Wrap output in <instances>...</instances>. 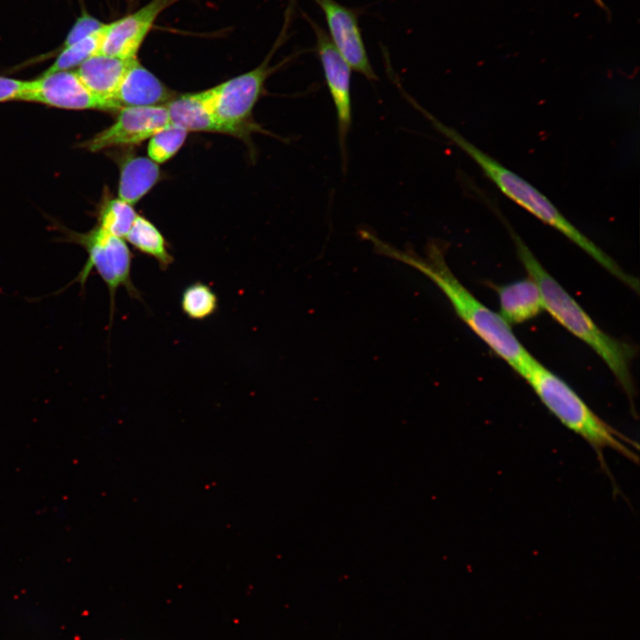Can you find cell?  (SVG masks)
Segmentation results:
<instances>
[{
    "mask_svg": "<svg viewBox=\"0 0 640 640\" xmlns=\"http://www.w3.org/2000/svg\"><path fill=\"white\" fill-rule=\"evenodd\" d=\"M137 215L133 206L127 202L119 197L108 199L99 212L97 226L113 236L124 239Z\"/></svg>",
    "mask_w": 640,
    "mask_h": 640,
    "instance_id": "d6986e66",
    "label": "cell"
},
{
    "mask_svg": "<svg viewBox=\"0 0 640 640\" xmlns=\"http://www.w3.org/2000/svg\"><path fill=\"white\" fill-rule=\"evenodd\" d=\"M409 102L430 120L439 132L467 153L505 196L542 222L562 233L626 285L636 292L638 291L637 279L626 273L616 261L572 225L549 199L532 184L483 152L457 131L441 123L419 105L414 99H410Z\"/></svg>",
    "mask_w": 640,
    "mask_h": 640,
    "instance_id": "3957f363",
    "label": "cell"
},
{
    "mask_svg": "<svg viewBox=\"0 0 640 640\" xmlns=\"http://www.w3.org/2000/svg\"><path fill=\"white\" fill-rule=\"evenodd\" d=\"M165 108L170 124L188 132L224 133L212 112L207 90L173 97L165 104Z\"/></svg>",
    "mask_w": 640,
    "mask_h": 640,
    "instance_id": "9a60e30c",
    "label": "cell"
},
{
    "mask_svg": "<svg viewBox=\"0 0 640 640\" xmlns=\"http://www.w3.org/2000/svg\"><path fill=\"white\" fill-rule=\"evenodd\" d=\"M275 49L257 68L207 90L212 112L224 133L237 135L247 129L265 81L280 66L268 65Z\"/></svg>",
    "mask_w": 640,
    "mask_h": 640,
    "instance_id": "8992f818",
    "label": "cell"
},
{
    "mask_svg": "<svg viewBox=\"0 0 640 640\" xmlns=\"http://www.w3.org/2000/svg\"><path fill=\"white\" fill-rule=\"evenodd\" d=\"M106 23L92 16L84 8L68 32L62 44L54 51L55 53L81 41L91 34L101 29Z\"/></svg>",
    "mask_w": 640,
    "mask_h": 640,
    "instance_id": "7402d4cb",
    "label": "cell"
},
{
    "mask_svg": "<svg viewBox=\"0 0 640 640\" xmlns=\"http://www.w3.org/2000/svg\"><path fill=\"white\" fill-rule=\"evenodd\" d=\"M520 376L564 427L594 449L603 468H606L604 459L606 449L613 450L635 463L638 461V444L601 419L570 385L534 356Z\"/></svg>",
    "mask_w": 640,
    "mask_h": 640,
    "instance_id": "277c9868",
    "label": "cell"
},
{
    "mask_svg": "<svg viewBox=\"0 0 640 640\" xmlns=\"http://www.w3.org/2000/svg\"><path fill=\"white\" fill-rule=\"evenodd\" d=\"M305 18L316 36L317 52L325 82L336 110L339 143L346 164L347 137L352 122L351 70L348 62L332 44L327 32L307 14Z\"/></svg>",
    "mask_w": 640,
    "mask_h": 640,
    "instance_id": "52a82bcc",
    "label": "cell"
},
{
    "mask_svg": "<svg viewBox=\"0 0 640 640\" xmlns=\"http://www.w3.org/2000/svg\"><path fill=\"white\" fill-rule=\"evenodd\" d=\"M594 2H595L600 8H602V9L604 10L605 12H608V9H607V7H606V5H605V4L604 3V0H594Z\"/></svg>",
    "mask_w": 640,
    "mask_h": 640,
    "instance_id": "cb8c5ba5",
    "label": "cell"
},
{
    "mask_svg": "<svg viewBox=\"0 0 640 640\" xmlns=\"http://www.w3.org/2000/svg\"><path fill=\"white\" fill-rule=\"evenodd\" d=\"M104 27L81 41L60 51L55 61L43 75L66 71L80 66L90 57L100 52Z\"/></svg>",
    "mask_w": 640,
    "mask_h": 640,
    "instance_id": "ffe728a7",
    "label": "cell"
},
{
    "mask_svg": "<svg viewBox=\"0 0 640 640\" xmlns=\"http://www.w3.org/2000/svg\"><path fill=\"white\" fill-rule=\"evenodd\" d=\"M132 60L97 53L84 61L76 74L92 93L116 104L115 94Z\"/></svg>",
    "mask_w": 640,
    "mask_h": 640,
    "instance_id": "5bb4252c",
    "label": "cell"
},
{
    "mask_svg": "<svg viewBox=\"0 0 640 640\" xmlns=\"http://www.w3.org/2000/svg\"><path fill=\"white\" fill-rule=\"evenodd\" d=\"M173 97L171 90L135 58L130 63L114 100L122 108L165 105Z\"/></svg>",
    "mask_w": 640,
    "mask_h": 640,
    "instance_id": "7c38bea8",
    "label": "cell"
},
{
    "mask_svg": "<svg viewBox=\"0 0 640 640\" xmlns=\"http://www.w3.org/2000/svg\"><path fill=\"white\" fill-rule=\"evenodd\" d=\"M314 1L324 13L332 44L349 67L368 80H377L363 39L357 12L336 0Z\"/></svg>",
    "mask_w": 640,
    "mask_h": 640,
    "instance_id": "8fae6325",
    "label": "cell"
},
{
    "mask_svg": "<svg viewBox=\"0 0 640 640\" xmlns=\"http://www.w3.org/2000/svg\"><path fill=\"white\" fill-rule=\"evenodd\" d=\"M188 132L185 129L172 124L164 127L148 140V157L156 164L165 163L182 147Z\"/></svg>",
    "mask_w": 640,
    "mask_h": 640,
    "instance_id": "44dd1931",
    "label": "cell"
},
{
    "mask_svg": "<svg viewBox=\"0 0 640 640\" xmlns=\"http://www.w3.org/2000/svg\"><path fill=\"white\" fill-rule=\"evenodd\" d=\"M361 235L372 244L379 254L406 264L430 279L472 332L516 372L521 374L532 355L523 346L500 315L482 303L460 282L446 263L439 243H429L426 257H421L412 251L397 249L367 230L363 229Z\"/></svg>",
    "mask_w": 640,
    "mask_h": 640,
    "instance_id": "6da1fadb",
    "label": "cell"
},
{
    "mask_svg": "<svg viewBox=\"0 0 640 640\" xmlns=\"http://www.w3.org/2000/svg\"><path fill=\"white\" fill-rule=\"evenodd\" d=\"M219 308L217 294L201 281L188 284L180 296V308L192 320L203 321L214 315Z\"/></svg>",
    "mask_w": 640,
    "mask_h": 640,
    "instance_id": "ac0fdd59",
    "label": "cell"
},
{
    "mask_svg": "<svg viewBox=\"0 0 640 640\" xmlns=\"http://www.w3.org/2000/svg\"><path fill=\"white\" fill-rule=\"evenodd\" d=\"M21 100L34 101L66 109L119 110L114 102L92 93L80 80L76 72L58 71L28 81Z\"/></svg>",
    "mask_w": 640,
    "mask_h": 640,
    "instance_id": "ba28073f",
    "label": "cell"
},
{
    "mask_svg": "<svg viewBox=\"0 0 640 640\" xmlns=\"http://www.w3.org/2000/svg\"><path fill=\"white\" fill-rule=\"evenodd\" d=\"M28 81L0 76V102L22 100Z\"/></svg>",
    "mask_w": 640,
    "mask_h": 640,
    "instance_id": "603a6c76",
    "label": "cell"
},
{
    "mask_svg": "<svg viewBox=\"0 0 640 640\" xmlns=\"http://www.w3.org/2000/svg\"><path fill=\"white\" fill-rule=\"evenodd\" d=\"M294 2H295V0H290V3H291V4H292H292H293Z\"/></svg>",
    "mask_w": 640,
    "mask_h": 640,
    "instance_id": "d4e9b609",
    "label": "cell"
},
{
    "mask_svg": "<svg viewBox=\"0 0 640 640\" xmlns=\"http://www.w3.org/2000/svg\"><path fill=\"white\" fill-rule=\"evenodd\" d=\"M178 1L150 0L135 12L106 23L99 53L124 60L136 58L157 18Z\"/></svg>",
    "mask_w": 640,
    "mask_h": 640,
    "instance_id": "30bf717a",
    "label": "cell"
},
{
    "mask_svg": "<svg viewBox=\"0 0 640 640\" xmlns=\"http://www.w3.org/2000/svg\"><path fill=\"white\" fill-rule=\"evenodd\" d=\"M64 235L68 242L82 246L88 256L77 276L68 286L78 283L83 290L92 270H95L108 291L110 322L115 313L116 294L120 287H124L131 298L140 300L141 294L132 280L133 254L124 238L111 235L99 226L85 233L66 230Z\"/></svg>",
    "mask_w": 640,
    "mask_h": 640,
    "instance_id": "5b68a950",
    "label": "cell"
},
{
    "mask_svg": "<svg viewBox=\"0 0 640 640\" xmlns=\"http://www.w3.org/2000/svg\"><path fill=\"white\" fill-rule=\"evenodd\" d=\"M116 121L82 147L92 152L106 148L139 144L170 124L165 105L125 107L119 110Z\"/></svg>",
    "mask_w": 640,
    "mask_h": 640,
    "instance_id": "9c48e42d",
    "label": "cell"
},
{
    "mask_svg": "<svg viewBox=\"0 0 640 640\" xmlns=\"http://www.w3.org/2000/svg\"><path fill=\"white\" fill-rule=\"evenodd\" d=\"M159 178L158 164L149 157L128 156L120 165L118 197L133 205L152 189Z\"/></svg>",
    "mask_w": 640,
    "mask_h": 640,
    "instance_id": "2e32d148",
    "label": "cell"
},
{
    "mask_svg": "<svg viewBox=\"0 0 640 640\" xmlns=\"http://www.w3.org/2000/svg\"><path fill=\"white\" fill-rule=\"evenodd\" d=\"M518 258L528 276L538 284L544 309L562 326L586 343L604 362L631 403L635 386L631 374L634 347L604 332L545 269L521 237L511 231Z\"/></svg>",
    "mask_w": 640,
    "mask_h": 640,
    "instance_id": "7a4b0ae2",
    "label": "cell"
},
{
    "mask_svg": "<svg viewBox=\"0 0 640 640\" xmlns=\"http://www.w3.org/2000/svg\"><path fill=\"white\" fill-rule=\"evenodd\" d=\"M500 316L510 325L531 320L544 309V303L536 282L528 278L496 287Z\"/></svg>",
    "mask_w": 640,
    "mask_h": 640,
    "instance_id": "4fadbf2b",
    "label": "cell"
},
{
    "mask_svg": "<svg viewBox=\"0 0 640 640\" xmlns=\"http://www.w3.org/2000/svg\"><path fill=\"white\" fill-rule=\"evenodd\" d=\"M124 240L140 252L153 258L163 271L174 261L164 235L143 216L137 215Z\"/></svg>",
    "mask_w": 640,
    "mask_h": 640,
    "instance_id": "e0dca14e",
    "label": "cell"
}]
</instances>
